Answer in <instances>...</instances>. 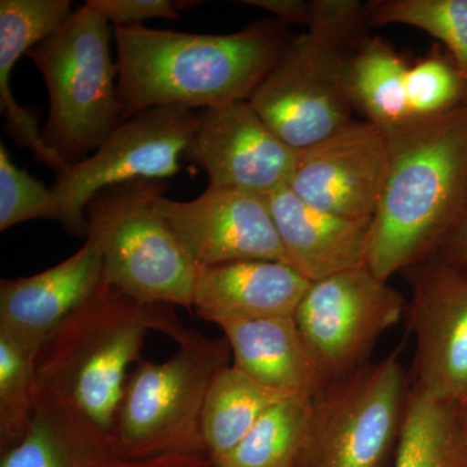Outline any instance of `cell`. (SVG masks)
Returning a JSON list of instances; mask_svg holds the SVG:
<instances>
[{"label":"cell","instance_id":"1","mask_svg":"<svg viewBox=\"0 0 467 467\" xmlns=\"http://www.w3.org/2000/svg\"><path fill=\"white\" fill-rule=\"evenodd\" d=\"M121 119L156 107L202 110L250 100L291 42L284 21L230 34L113 26Z\"/></svg>","mask_w":467,"mask_h":467},{"label":"cell","instance_id":"2","mask_svg":"<svg viewBox=\"0 0 467 467\" xmlns=\"http://www.w3.org/2000/svg\"><path fill=\"white\" fill-rule=\"evenodd\" d=\"M389 168L367 265L383 281L441 251L467 202V106L387 138Z\"/></svg>","mask_w":467,"mask_h":467},{"label":"cell","instance_id":"3","mask_svg":"<svg viewBox=\"0 0 467 467\" xmlns=\"http://www.w3.org/2000/svg\"><path fill=\"white\" fill-rule=\"evenodd\" d=\"M165 304H144L106 284L64 322L36 356L39 389L72 402L112 435L128 370L150 330L175 342L187 333Z\"/></svg>","mask_w":467,"mask_h":467},{"label":"cell","instance_id":"4","mask_svg":"<svg viewBox=\"0 0 467 467\" xmlns=\"http://www.w3.org/2000/svg\"><path fill=\"white\" fill-rule=\"evenodd\" d=\"M168 184L135 180L107 187L86 207L110 287L144 304L193 306L199 266L156 207Z\"/></svg>","mask_w":467,"mask_h":467},{"label":"cell","instance_id":"5","mask_svg":"<svg viewBox=\"0 0 467 467\" xmlns=\"http://www.w3.org/2000/svg\"><path fill=\"white\" fill-rule=\"evenodd\" d=\"M177 343L167 361H140L126 379L112 432L125 461L208 454L202 409L214 378L230 365L232 348L225 337L211 339L192 330Z\"/></svg>","mask_w":467,"mask_h":467},{"label":"cell","instance_id":"6","mask_svg":"<svg viewBox=\"0 0 467 467\" xmlns=\"http://www.w3.org/2000/svg\"><path fill=\"white\" fill-rule=\"evenodd\" d=\"M26 57L50 98L43 138L67 165L82 161L122 122L109 21L81 5Z\"/></svg>","mask_w":467,"mask_h":467},{"label":"cell","instance_id":"7","mask_svg":"<svg viewBox=\"0 0 467 467\" xmlns=\"http://www.w3.org/2000/svg\"><path fill=\"white\" fill-rule=\"evenodd\" d=\"M409 391L400 348L365 364L312 398L296 467H380L396 448Z\"/></svg>","mask_w":467,"mask_h":467},{"label":"cell","instance_id":"8","mask_svg":"<svg viewBox=\"0 0 467 467\" xmlns=\"http://www.w3.org/2000/svg\"><path fill=\"white\" fill-rule=\"evenodd\" d=\"M198 124V110L156 107L117 126L82 161L57 173L50 187L48 220L70 235L88 234L86 207L101 190L135 180H159L180 173L182 155Z\"/></svg>","mask_w":467,"mask_h":467},{"label":"cell","instance_id":"9","mask_svg":"<svg viewBox=\"0 0 467 467\" xmlns=\"http://www.w3.org/2000/svg\"><path fill=\"white\" fill-rule=\"evenodd\" d=\"M355 46L324 34H300L252 95L257 115L291 149H306L355 121L347 82Z\"/></svg>","mask_w":467,"mask_h":467},{"label":"cell","instance_id":"10","mask_svg":"<svg viewBox=\"0 0 467 467\" xmlns=\"http://www.w3.org/2000/svg\"><path fill=\"white\" fill-rule=\"evenodd\" d=\"M405 310L400 292L365 264L312 282L294 319L330 384L368 364L378 339Z\"/></svg>","mask_w":467,"mask_h":467},{"label":"cell","instance_id":"11","mask_svg":"<svg viewBox=\"0 0 467 467\" xmlns=\"http://www.w3.org/2000/svg\"><path fill=\"white\" fill-rule=\"evenodd\" d=\"M409 328L416 339L413 387L467 404V263L445 252L411 266Z\"/></svg>","mask_w":467,"mask_h":467},{"label":"cell","instance_id":"12","mask_svg":"<svg viewBox=\"0 0 467 467\" xmlns=\"http://www.w3.org/2000/svg\"><path fill=\"white\" fill-rule=\"evenodd\" d=\"M389 168V143L370 122L355 121L297 150L288 187L312 207L373 221Z\"/></svg>","mask_w":467,"mask_h":467},{"label":"cell","instance_id":"13","mask_svg":"<svg viewBox=\"0 0 467 467\" xmlns=\"http://www.w3.org/2000/svg\"><path fill=\"white\" fill-rule=\"evenodd\" d=\"M296 155L241 100L198 110L182 160L204 169L211 186L267 195L290 182Z\"/></svg>","mask_w":467,"mask_h":467},{"label":"cell","instance_id":"14","mask_svg":"<svg viewBox=\"0 0 467 467\" xmlns=\"http://www.w3.org/2000/svg\"><path fill=\"white\" fill-rule=\"evenodd\" d=\"M156 207L199 266L245 260L290 265L265 195L209 184L190 202L160 195Z\"/></svg>","mask_w":467,"mask_h":467},{"label":"cell","instance_id":"15","mask_svg":"<svg viewBox=\"0 0 467 467\" xmlns=\"http://www.w3.org/2000/svg\"><path fill=\"white\" fill-rule=\"evenodd\" d=\"M98 243L88 236L69 259L24 278L0 282V328L41 349L42 344L106 285Z\"/></svg>","mask_w":467,"mask_h":467},{"label":"cell","instance_id":"16","mask_svg":"<svg viewBox=\"0 0 467 467\" xmlns=\"http://www.w3.org/2000/svg\"><path fill=\"white\" fill-rule=\"evenodd\" d=\"M265 199L290 265L308 281L367 264L371 221L350 220L312 207L288 184Z\"/></svg>","mask_w":467,"mask_h":467},{"label":"cell","instance_id":"17","mask_svg":"<svg viewBox=\"0 0 467 467\" xmlns=\"http://www.w3.org/2000/svg\"><path fill=\"white\" fill-rule=\"evenodd\" d=\"M310 284L294 267L278 261L201 266L193 308L212 324L223 318L294 317Z\"/></svg>","mask_w":467,"mask_h":467},{"label":"cell","instance_id":"18","mask_svg":"<svg viewBox=\"0 0 467 467\" xmlns=\"http://www.w3.org/2000/svg\"><path fill=\"white\" fill-rule=\"evenodd\" d=\"M216 325L234 367L267 389L313 398L328 386L294 317L223 318Z\"/></svg>","mask_w":467,"mask_h":467},{"label":"cell","instance_id":"19","mask_svg":"<svg viewBox=\"0 0 467 467\" xmlns=\"http://www.w3.org/2000/svg\"><path fill=\"white\" fill-rule=\"evenodd\" d=\"M73 14L70 0H2L0 2V109L5 133L36 162L61 173L67 164L43 138L38 117L18 104L11 91V73L18 58L47 38Z\"/></svg>","mask_w":467,"mask_h":467},{"label":"cell","instance_id":"20","mask_svg":"<svg viewBox=\"0 0 467 467\" xmlns=\"http://www.w3.org/2000/svg\"><path fill=\"white\" fill-rule=\"evenodd\" d=\"M0 467H119L113 436L57 393L38 389L26 436L0 451Z\"/></svg>","mask_w":467,"mask_h":467},{"label":"cell","instance_id":"21","mask_svg":"<svg viewBox=\"0 0 467 467\" xmlns=\"http://www.w3.org/2000/svg\"><path fill=\"white\" fill-rule=\"evenodd\" d=\"M409 66L389 43L361 39L350 51L347 82L355 109L387 138L416 124L408 106Z\"/></svg>","mask_w":467,"mask_h":467},{"label":"cell","instance_id":"22","mask_svg":"<svg viewBox=\"0 0 467 467\" xmlns=\"http://www.w3.org/2000/svg\"><path fill=\"white\" fill-rule=\"evenodd\" d=\"M393 467H467L462 407L411 386Z\"/></svg>","mask_w":467,"mask_h":467},{"label":"cell","instance_id":"23","mask_svg":"<svg viewBox=\"0 0 467 467\" xmlns=\"http://www.w3.org/2000/svg\"><path fill=\"white\" fill-rule=\"evenodd\" d=\"M290 395L267 389L234 365L214 378L202 409V431L209 457L223 459L270 405Z\"/></svg>","mask_w":467,"mask_h":467},{"label":"cell","instance_id":"24","mask_svg":"<svg viewBox=\"0 0 467 467\" xmlns=\"http://www.w3.org/2000/svg\"><path fill=\"white\" fill-rule=\"evenodd\" d=\"M312 398L287 396L261 414L217 467H296L308 438Z\"/></svg>","mask_w":467,"mask_h":467},{"label":"cell","instance_id":"25","mask_svg":"<svg viewBox=\"0 0 467 467\" xmlns=\"http://www.w3.org/2000/svg\"><path fill=\"white\" fill-rule=\"evenodd\" d=\"M39 349L0 328V451L26 436L36 411Z\"/></svg>","mask_w":467,"mask_h":467},{"label":"cell","instance_id":"26","mask_svg":"<svg viewBox=\"0 0 467 467\" xmlns=\"http://www.w3.org/2000/svg\"><path fill=\"white\" fill-rule=\"evenodd\" d=\"M367 12L368 26L401 24L439 39L467 78V0H373Z\"/></svg>","mask_w":467,"mask_h":467},{"label":"cell","instance_id":"27","mask_svg":"<svg viewBox=\"0 0 467 467\" xmlns=\"http://www.w3.org/2000/svg\"><path fill=\"white\" fill-rule=\"evenodd\" d=\"M405 88L414 122L441 119L467 106V78L450 54L431 52L409 66Z\"/></svg>","mask_w":467,"mask_h":467},{"label":"cell","instance_id":"28","mask_svg":"<svg viewBox=\"0 0 467 467\" xmlns=\"http://www.w3.org/2000/svg\"><path fill=\"white\" fill-rule=\"evenodd\" d=\"M50 189L9 159L5 144H0V232L26 221L47 218Z\"/></svg>","mask_w":467,"mask_h":467},{"label":"cell","instance_id":"29","mask_svg":"<svg viewBox=\"0 0 467 467\" xmlns=\"http://www.w3.org/2000/svg\"><path fill=\"white\" fill-rule=\"evenodd\" d=\"M85 5L117 26H140L143 21L153 18L175 20L180 17L178 11L181 8L193 3L171 0H88Z\"/></svg>","mask_w":467,"mask_h":467},{"label":"cell","instance_id":"30","mask_svg":"<svg viewBox=\"0 0 467 467\" xmlns=\"http://www.w3.org/2000/svg\"><path fill=\"white\" fill-rule=\"evenodd\" d=\"M244 5L265 9L276 18L287 23L308 26L312 0H244Z\"/></svg>","mask_w":467,"mask_h":467},{"label":"cell","instance_id":"31","mask_svg":"<svg viewBox=\"0 0 467 467\" xmlns=\"http://www.w3.org/2000/svg\"><path fill=\"white\" fill-rule=\"evenodd\" d=\"M119 467H217L208 454H168L140 461H124Z\"/></svg>","mask_w":467,"mask_h":467},{"label":"cell","instance_id":"32","mask_svg":"<svg viewBox=\"0 0 467 467\" xmlns=\"http://www.w3.org/2000/svg\"><path fill=\"white\" fill-rule=\"evenodd\" d=\"M441 251L467 263V202L459 223L454 226L453 232L448 236Z\"/></svg>","mask_w":467,"mask_h":467},{"label":"cell","instance_id":"33","mask_svg":"<svg viewBox=\"0 0 467 467\" xmlns=\"http://www.w3.org/2000/svg\"><path fill=\"white\" fill-rule=\"evenodd\" d=\"M462 416H463V422H465V426L467 429V404L465 407L462 408Z\"/></svg>","mask_w":467,"mask_h":467}]
</instances>
